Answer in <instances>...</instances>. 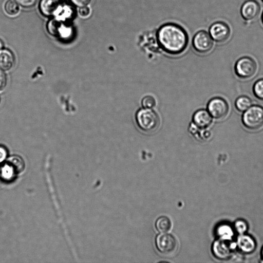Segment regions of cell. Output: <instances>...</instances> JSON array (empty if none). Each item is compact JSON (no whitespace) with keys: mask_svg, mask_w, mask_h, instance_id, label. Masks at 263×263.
Segmentation results:
<instances>
[{"mask_svg":"<svg viewBox=\"0 0 263 263\" xmlns=\"http://www.w3.org/2000/svg\"><path fill=\"white\" fill-rule=\"evenodd\" d=\"M14 58L12 52L7 49L0 50V69H10L14 65Z\"/></svg>","mask_w":263,"mask_h":263,"instance_id":"obj_16","label":"cell"},{"mask_svg":"<svg viewBox=\"0 0 263 263\" xmlns=\"http://www.w3.org/2000/svg\"><path fill=\"white\" fill-rule=\"evenodd\" d=\"M7 156V151L5 147L0 146V162L3 161Z\"/></svg>","mask_w":263,"mask_h":263,"instance_id":"obj_29","label":"cell"},{"mask_svg":"<svg viewBox=\"0 0 263 263\" xmlns=\"http://www.w3.org/2000/svg\"><path fill=\"white\" fill-rule=\"evenodd\" d=\"M4 44L2 40H0V50L2 49L3 48Z\"/></svg>","mask_w":263,"mask_h":263,"instance_id":"obj_31","label":"cell"},{"mask_svg":"<svg viewBox=\"0 0 263 263\" xmlns=\"http://www.w3.org/2000/svg\"><path fill=\"white\" fill-rule=\"evenodd\" d=\"M4 9L5 12L11 16L16 15L20 10L17 3L13 0L8 1L5 4Z\"/></svg>","mask_w":263,"mask_h":263,"instance_id":"obj_21","label":"cell"},{"mask_svg":"<svg viewBox=\"0 0 263 263\" xmlns=\"http://www.w3.org/2000/svg\"><path fill=\"white\" fill-rule=\"evenodd\" d=\"M155 226L158 231L165 233L171 229L172 222L168 217L161 216L157 219Z\"/></svg>","mask_w":263,"mask_h":263,"instance_id":"obj_20","label":"cell"},{"mask_svg":"<svg viewBox=\"0 0 263 263\" xmlns=\"http://www.w3.org/2000/svg\"><path fill=\"white\" fill-rule=\"evenodd\" d=\"M207 110L215 119L224 118L228 114L229 106L227 101L221 97H214L211 99L207 105Z\"/></svg>","mask_w":263,"mask_h":263,"instance_id":"obj_7","label":"cell"},{"mask_svg":"<svg viewBox=\"0 0 263 263\" xmlns=\"http://www.w3.org/2000/svg\"><path fill=\"white\" fill-rule=\"evenodd\" d=\"M253 92L255 97L263 101V78L257 80L253 85Z\"/></svg>","mask_w":263,"mask_h":263,"instance_id":"obj_22","label":"cell"},{"mask_svg":"<svg viewBox=\"0 0 263 263\" xmlns=\"http://www.w3.org/2000/svg\"><path fill=\"white\" fill-rule=\"evenodd\" d=\"M263 2V0H261Z\"/></svg>","mask_w":263,"mask_h":263,"instance_id":"obj_35","label":"cell"},{"mask_svg":"<svg viewBox=\"0 0 263 263\" xmlns=\"http://www.w3.org/2000/svg\"><path fill=\"white\" fill-rule=\"evenodd\" d=\"M235 232L238 234H243L246 233L248 229L247 222L243 219H237L233 226Z\"/></svg>","mask_w":263,"mask_h":263,"instance_id":"obj_23","label":"cell"},{"mask_svg":"<svg viewBox=\"0 0 263 263\" xmlns=\"http://www.w3.org/2000/svg\"><path fill=\"white\" fill-rule=\"evenodd\" d=\"M215 233L218 239L230 241L233 240L235 231L231 225L227 223H222L216 227Z\"/></svg>","mask_w":263,"mask_h":263,"instance_id":"obj_15","label":"cell"},{"mask_svg":"<svg viewBox=\"0 0 263 263\" xmlns=\"http://www.w3.org/2000/svg\"><path fill=\"white\" fill-rule=\"evenodd\" d=\"M237 248L236 242L227 241L218 239L212 245L213 255L218 259L226 260L230 259L233 255V252Z\"/></svg>","mask_w":263,"mask_h":263,"instance_id":"obj_5","label":"cell"},{"mask_svg":"<svg viewBox=\"0 0 263 263\" xmlns=\"http://www.w3.org/2000/svg\"><path fill=\"white\" fill-rule=\"evenodd\" d=\"M193 46L197 52L206 53L212 49L213 39L210 34L204 31H200L194 35L193 39Z\"/></svg>","mask_w":263,"mask_h":263,"instance_id":"obj_10","label":"cell"},{"mask_svg":"<svg viewBox=\"0 0 263 263\" xmlns=\"http://www.w3.org/2000/svg\"><path fill=\"white\" fill-rule=\"evenodd\" d=\"M2 168L3 179H9L21 174L24 170L25 164L20 157L13 156L7 160Z\"/></svg>","mask_w":263,"mask_h":263,"instance_id":"obj_6","label":"cell"},{"mask_svg":"<svg viewBox=\"0 0 263 263\" xmlns=\"http://www.w3.org/2000/svg\"><path fill=\"white\" fill-rule=\"evenodd\" d=\"M62 7L60 0H41L39 5L41 12L46 16L58 14Z\"/></svg>","mask_w":263,"mask_h":263,"instance_id":"obj_12","label":"cell"},{"mask_svg":"<svg viewBox=\"0 0 263 263\" xmlns=\"http://www.w3.org/2000/svg\"><path fill=\"white\" fill-rule=\"evenodd\" d=\"M261 22H262V24H263V12L262 13V16H261Z\"/></svg>","mask_w":263,"mask_h":263,"instance_id":"obj_33","label":"cell"},{"mask_svg":"<svg viewBox=\"0 0 263 263\" xmlns=\"http://www.w3.org/2000/svg\"><path fill=\"white\" fill-rule=\"evenodd\" d=\"M242 122L249 130H256L261 128L263 126V107L252 105L243 112Z\"/></svg>","mask_w":263,"mask_h":263,"instance_id":"obj_3","label":"cell"},{"mask_svg":"<svg viewBox=\"0 0 263 263\" xmlns=\"http://www.w3.org/2000/svg\"><path fill=\"white\" fill-rule=\"evenodd\" d=\"M67 28L61 21L58 20H52L49 22L47 25L48 32L55 36L64 35V31L67 34Z\"/></svg>","mask_w":263,"mask_h":263,"instance_id":"obj_17","label":"cell"},{"mask_svg":"<svg viewBox=\"0 0 263 263\" xmlns=\"http://www.w3.org/2000/svg\"><path fill=\"white\" fill-rule=\"evenodd\" d=\"M156 245L161 253L165 255H172L177 250L178 242L173 235L162 233L157 236Z\"/></svg>","mask_w":263,"mask_h":263,"instance_id":"obj_8","label":"cell"},{"mask_svg":"<svg viewBox=\"0 0 263 263\" xmlns=\"http://www.w3.org/2000/svg\"><path fill=\"white\" fill-rule=\"evenodd\" d=\"M195 125L193 123L190 124L189 132L196 139L199 140H208L211 137V133L205 129L200 128Z\"/></svg>","mask_w":263,"mask_h":263,"instance_id":"obj_18","label":"cell"},{"mask_svg":"<svg viewBox=\"0 0 263 263\" xmlns=\"http://www.w3.org/2000/svg\"><path fill=\"white\" fill-rule=\"evenodd\" d=\"M209 33L214 41L217 43H223L229 39L231 29L226 23L216 22L210 26Z\"/></svg>","mask_w":263,"mask_h":263,"instance_id":"obj_9","label":"cell"},{"mask_svg":"<svg viewBox=\"0 0 263 263\" xmlns=\"http://www.w3.org/2000/svg\"><path fill=\"white\" fill-rule=\"evenodd\" d=\"M260 12V6L255 0H248L242 5L240 14L243 20L251 22L257 18Z\"/></svg>","mask_w":263,"mask_h":263,"instance_id":"obj_11","label":"cell"},{"mask_svg":"<svg viewBox=\"0 0 263 263\" xmlns=\"http://www.w3.org/2000/svg\"><path fill=\"white\" fill-rule=\"evenodd\" d=\"M0 103H1V97H0Z\"/></svg>","mask_w":263,"mask_h":263,"instance_id":"obj_34","label":"cell"},{"mask_svg":"<svg viewBox=\"0 0 263 263\" xmlns=\"http://www.w3.org/2000/svg\"><path fill=\"white\" fill-rule=\"evenodd\" d=\"M7 79L5 74L0 70V90L3 89L6 85Z\"/></svg>","mask_w":263,"mask_h":263,"instance_id":"obj_28","label":"cell"},{"mask_svg":"<svg viewBox=\"0 0 263 263\" xmlns=\"http://www.w3.org/2000/svg\"><path fill=\"white\" fill-rule=\"evenodd\" d=\"M3 179V172H2V166H0V181Z\"/></svg>","mask_w":263,"mask_h":263,"instance_id":"obj_30","label":"cell"},{"mask_svg":"<svg viewBox=\"0 0 263 263\" xmlns=\"http://www.w3.org/2000/svg\"><path fill=\"white\" fill-rule=\"evenodd\" d=\"M141 104L143 108L152 109L156 104L155 99L152 96H146L142 100Z\"/></svg>","mask_w":263,"mask_h":263,"instance_id":"obj_24","label":"cell"},{"mask_svg":"<svg viewBox=\"0 0 263 263\" xmlns=\"http://www.w3.org/2000/svg\"><path fill=\"white\" fill-rule=\"evenodd\" d=\"M157 37L163 50L171 54L182 53L187 46V35L185 31L175 24L162 25L157 32Z\"/></svg>","mask_w":263,"mask_h":263,"instance_id":"obj_1","label":"cell"},{"mask_svg":"<svg viewBox=\"0 0 263 263\" xmlns=\"http://www.w3.org/2000/svg\"><path fill=\"white\" fill-rule=\"evenodd\" d=\"M135 120L138 127L142 131L151 133L159 127L160 120L158 114L151 109L141 108L135 115Z\"/></svg>","mask_w":263,"mask_h":263,"instance_id":"obj_2","label":"cell"},{"mask_svg":"<svg viewBox=\"0 0 263 263\" xmlns=\"http://www.w3.org/2000/svg\"><path fill=\"white\" fill-rule=\"evenodd\" d=\"M252 102L250 98L246 96L238 97L235 101L236 109L239 112H244L252 106Z\"/></svg>","mask_w":263,"mask_h":263,"instance_id":"obj_19","label":"cell"},{"mask_svg":"<svg viewBox=\"0 0 263 263\" xmlns=\"http://www.w3.org/2000/svg\"><path fill=\"white\" fill-rule=\"evenodd\" d=\"M261 257H262V261H263V246H262V249H261Z\"/></svg>","mask_w":263,"mask_h":263,"instance_id":"obj_32","label":"cell"},{"mask_svg":"<svg viewBox=\"0 0 263 263\" xmlns=\"http://www.w3.org/2000/svg\"><path fill=\"white\" fill-rule=\"evenodd\" d=\"M236 243L237 248L245 254L253 253L256 248V243L254 239L246 233L239 235Z\"/></svg>","mask_w":263,"mask_h":263,"instance_id":"obj_13","label":"cell"},{"mask_svg":"<svg viewBox=\"0 0 263 263\" xmlns=\"http://www.w3.org/2000/svg\"><path fill=\"white\" fill-rule=\"evenodd\" d=\"M71 2L77 6L81 7L88 5L91 0H70Z\"/></svg>","mask_w":263,"mask_h":263,"instance_id":"obj_27","label":"cell"},{"mask_svg":"<svg viewBox=\"0 0 263 263\" xmlns=\"http://www.w3.org/2000/svg\"><path fill=\"white\" fill-rule=\"evenodd\" d=\"M21 6L25 8L32 7L35 5L37 0H15Z\"/></svg>","mask_w":263,"mask_h":263,"instance_id":"obj_25","label":"cell"},{"mask_svg":"<svg viewBox=\"0 0 263 263\" xmlns=\"http://www.w3.org/2000/svg\"><path fill=\"white\" fill-rule=\"evenodd\" d=\"M90 13V10L88 7H81L79 9V14L82 17H86L89 15Z\"/></svg>","mask_w":263,"mask_h":263,"instance_id":"obj_26","label":"cell"},{"mask_svg":"<svg viewBox=\"0 0 263 263\" xmlns=\"http://www.w3.org/2000/svg\"><path fill=\"white\" fill-rule=\"evenodd\" d=\"M257 69L255 61L249 57H243L239 59L234 66L236 76L242 79H250L253 77Z\"/></svg>","mask_w":263,"mask_h":263,"instance_id":"obj_4","label":"cell"},{"mask_svg":"<svg viewBox=\"0 0 263 263\" xmlns=\"http://www.w3.org/2000/svg\"><path fill=\"white\" fill-rule=\"evenodd\" d=\"M212 122V117L205 109H199L193 116V123L199 128L206 129Z\"/></svg>","mask_w":263,"mask_h":263,"instance_id":"obj_14","label":"cell"}]
</instances>
